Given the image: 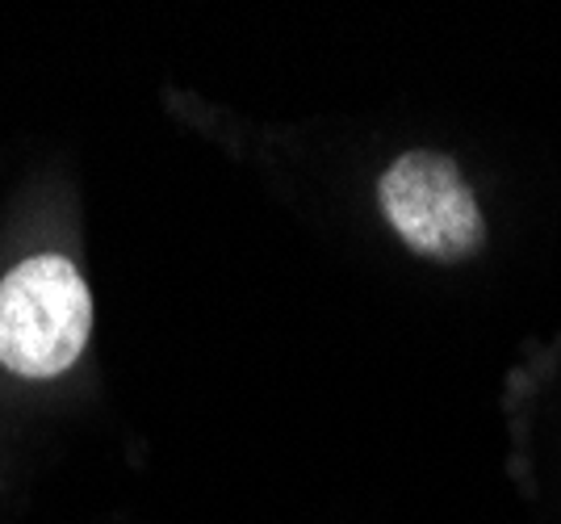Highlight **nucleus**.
<instances>
[{"mask_svg":"<svg viewBox=\"0 0 561 524\" xmlns=\"http://www.w3.org/2000/svg\"><path fill=\"white\" fill-rule=\"evenodd\" d=\"M93 332V294L80 269L59 257H25L0 282V365L22 378L71 369Z\"/></svg>","mask_w":561,"mask_h":524,"instance_id":"obj_1","label":"nucleus"},{"mask_svg":"<svg viewBox=\"0 0 561 524\" xmlns=\"http://www.w3.org/2000/svg\"><path fill=\"white\" fill-rule=\"evenodd\" d=\"M377 202L398 236L432 261H469L486 239V223L461 168L440 151L398 156L377 181Z\"/></svg>","mask_w":561,"mask_h":524,"instance_id":"obj_2","label":"nucleus"}]
</instances>
